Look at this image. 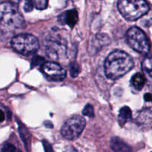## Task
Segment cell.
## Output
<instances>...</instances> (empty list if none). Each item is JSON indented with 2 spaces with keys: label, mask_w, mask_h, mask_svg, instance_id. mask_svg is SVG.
<instances>
[{
  "label": "cell",
  "mask_w": 152,
  "mask_h": 152,
  "mask_svg": "<svg viewBox=\"0 0 152 152\" xmlns=\"http://www.w3.org/2000/svg\"><path fill=\"white\" fill-rule=\"evenodd\" d=\"M44 125H45V127L49 128V129H52V128L53 127V124H52L51 122H50V121H45V122Z\"/></svg>",
  "instance_id": "cell-23"
},
{
  "label": "cell",
  "mask_w": 152,
  "mask_h": 152,
  "mask_svg": "<svg viewBox=\"0 0 152 152\" xmlns=\"http://www.w3.org/2000/svg\"><path fill=\"white\" fill-rule=\"evenodd\" d=\"M130 55L123 50H114L105 59L104 68L106 77L110 80H117L127 74L134 67Z\"/></svg>",
  "instance_id": "cell-1"
},
{
  "label": "cell",
  "mask_w": 152,
  "mask_h": 152,
  "mask_svg": "<svg viewBox=\"0 0 152 152\" xmlns=\"http://www.w3.org/2000/svg\"><path fill=\"white\" fill-rule=\"evenodd\" d=\"M132 118V113L130 108L128 106H124L120 110L118 114V122L121 126L130 121Z\"/></svg>",
  "instance_id": "cell-13"
},
{
  "label": "cell",
  "mask_w": 152,
  "mask_h": 152,
  "mask_svg": "<svg viewBox=\"0 0 152 152\" xmlns=\"http://www.w3.org/2000/svg\"><path fill=\"white\" fill-rule=\"evenodd\" d=\"M11 47L17 53L22 55H30L38 50L39 43L37 37L31 34H19L11 40Z\"/></svg>",
  "instance_id": "cell-5"
},
{
  "label": "cell",
  "mask_w": 152,
  "mask_h": 152,
  "mask_svg": "<svg viewBox=\"0 0 152 152\" xmlns=\"http://www.w3.org/2000/svg\"><path fill=\"white\" fill-rule=\"evenodd\" d=\"M151 102H152V98H151Z\"/></svg>",
  "instance_id": "cell-26"
},
{
  "label": "cell",
  "mask_w": 152,
  "mask_h": 152,
  "mask_svg": "<svg viewBox=\"0 0 152 152\" xmlns=\"http://www.w3.org/2000/svg\"><path fill=\"white\" fill-rule=\"evenodd\" d=\"M126 40L132 49L142 54L149 52L150 46L145 33L137 27H132L126 33Z\"/></svg>",
  "instance_id": "cell-6"
},
{
  "label": "cell",
  "mask_w": 152,
  "mask_h": 152,
  "mask_svg": "<svg viewBox=\"0 0 152 152\" xmlns=\"http://www.w3.org/2000/svg\"><path fill=\"white\" fill-rule=\"evenodd\" d=\"M64 152H78V151H77L74 147L71 146V145H69V146H67L66 148H65V151H64Z\"/></svg>",
  "instance_id": "cell-21"
},
{
  "label": "cell",
  "mask_w": 152,
  "mask_h": 152,
  "mask_svg": "<svg viewBox=\"0 0 152 152\" xmlns=\"http://www.w3.org/2000/svg\"><path fill=\"white\" fill-rule=\"evenodd\" d=\"M111 42L109 37L105 34H98L91 39L89 45V51L91 54H96L102 50V48L107 46Z\"/></svg>",
  "instance_id": "cell-9"
},
{
  "label": "cell",
  "mask_w": 152,
  "mask_h": 152,
  "mask_svg": "<svg viewBox=\"0 0 152 152\" xmlns=\"http://www.w3.org/2000/svg\"><path fill=\"white\" fill-rule=\"evenodd\" d=\"M48 0H25L24 10L25 12L32 11L35 7L38 10H44L47 8Z\"/></svg>",
  "instance_id": "cell-11"
},
{
  "label": "cell",
  "mask_w": 152,
  "mask_h": 152,
  "mask_svg": "<svg viewBox=\"0 0 152 152\" xmlns=\"http://www.w3.org/2000/svg\"><path fill=\"white\" fill-rule=\"evenodd\" d=\"M70 74L72 77H76L80 73V68L76 62H73L69 65Z\"/></svg>",
  "instance_id": "cell-17"
},
{
  "label": "cell",
  "mask_w": 152,
  "mask_h": 152,
  "mask_svg": "<svg viewBox=\"0 0 152 152\" xmlns=\"http://www.w3.org/2000/svg\"><path fill=\"white\" fill-rule=\"evenodd\" d=\"M42 144L43 147H44L45 152H54L53 149V147L51 146V145L47 140H43Z\"/></svg>",
  "instance_id": "cell-20"
},
{
  "label": "cell",
  "mask_w": 152,
  "mask_h": 152,
  "mask_svg": "<svg viewBox=\"0 0 152 152\" xmlns=\"http://www.w3.org/2000/svg\"><path fill=\"white\" fill-rule=\"evenodd\" d=\"M151 98H152V94L149 93H147L144 95V99L146 102H151Z\"/></svg>",
  "instance_id": "cell-22"
},
{
  "label": "cell",
  "mask_w": 152,
  "mask_h": 152,
  "mask_svg": "<svg viewBox=\"0 0 152 152\" xmlns=\"http://www.w3.org/2000/svg\"><path fill=\"white\" fill-rule=\"evenodd\" d=\"M131 83L136 90L140 91L145 86V78L141 73H137L132 77V80H131Z\"/></svg>",
  "instance_id": "cell-14"
},
{
  "label": "cell",
  "mask_w": 152,
  "mask_h": 152,
  "mask_svg": "<svg viewBox=\"0 0 152 152\" xmlns=\"http://www.w3.org/2000/svg\"><path fill=\"white\" fill-rule=\"evenodd\" d=\"M83 114L86 117H90V118L94 117V111L93 105L91 104H87L85 106L84 109L83 110Z\"/></svg>",
  "instance_id": "cell-18"
},
{
  "label": "cell",
  "mask_w": 152,
  "mask_h": 152,
  "mask_svg": "<svg viewBox=\"0 0 152 152\" xmlns=\"http://www.w3.org/2000/svg\"><path fill=\"white\" fill-rule=\"evenodd\" d=\"M86 121L84 117L74 116L68 119L61 129V134L65 139L74 140L78 138L86 127Z\"/></svg>",
  "instance_id": "cell-7"
},
{
  "label": "cell",
  "mask_w": 152,
  "mask_h": 152,
  "mask_svg": "<svg viewBox=\"0 0 152 152\" xmlns=\"http://www.w3.org/2000/svg\"><path fill=\"white\" fill-rule=\"evenodd\" d=\"M142 68L144 72L152 78V56H148L144 59L142 63Z\"/></svg>",
  "instance_id": "cell-15"
},
{
  "label": "cell",
  "mask_w": 152,
  "mask_h": 152,
  "mask_svg": "<svg viewBox=\"0 0 152 152\" xmlns=\"http://www.w3.org/2000/svg\"><path fill=\"white\" fill-rule=\"evenodd\" d=\"M45 49L46 54L54 60H62L68 56V42L59 34H50L45 38Z\"/></svg>",
  "instance_id": "cell-3"
},
{
  "label": "cell",
  "mask_w": 152,
  "mask_h": 152,
  "mask_svg": "<svg viewBox=\"0 0 152 152\" xmlns=\"http://www.w3.org/2000/svg\"><path fill=\"white\" fill-rule=\"evenodd\" d=\"M9 1H10V2H11V3H13V4H18V3L19 2V1H20V0H8Z\"/></svg>",
  "instance_id": "cell-25"
},
{
  "label": "cell",
  "mask_w": 152,
  "mask_h": 152,
  "mask_svg": "<svg viewBox=\"0 0 152 152\" xmlns=\"http://www.w3.org/2000/svg\"><path fill=\"white\" fill-rule=\"evenodd\" d=\"M117 7L128 21H135L146 14L149 6L145 0H118Z\"/></svg>",
  "instance_id": "cell-4"
},
{
  "label": "cell",
  "mask_w": 152,
  "mask_h": 152,
  "mask_svg": "<svg viewBox=\"0 0 152 152\" xmlns=\"http://www.w3.org/2000/svg\"><path fill=\"white\" fill-rule=\"evenodd\" d=\"M16 148L13 145L10 143H7L3 146L2 152H15Z\"/></svg>",
  "instance_id": "cell-19"
},
{
  "label": "cell",
  "mask_w": 152,
  "mask_h": 152,
  "mask_svg": "<svg viewBox=\"0 0 152 152\" xmlns=\"http://www.w3.org/2000/svg\"><path fill=\"white\" fill-rule=\"evenodd\" d=\"M42 71L48 77L54 81L63 80L66 77V71L59 64L53 62H45L42 65Z\"/></svg>",
  "instance_id": "cell-8"
},
{
  "label": "cell",
  "mask_w": 152,
  "mask_h": 152,
  "mask_svg": "<svg viewBox=\"0 0 152 152\" xmlns=\"http://www.w3.org/2000/svg\"><path fill=\"white\" fill-rule=\"evenodd\" d=\"M151 152H152V151H151Z\"/></svg>",
  "instance_id": "cell-27"
},
{
  "label": "cell",
  "mask_w": 152,
  "mask_h": 152,
  "mask_svg": "<svg viewBox=\"0 0 152 152\" xmlns=\"http://www.w3.org/2000/svg\"><path fill=\"white\" fill-rule=\"evenodd\" d=\"M111 148L114 152H132V148L123 140L117 137L111 138Z\"/></svg>",
  "instance_id": "cell-10"
},
{
  "label": "cell",
  "mask_w": 152,
  "mask_h": 152,
  "mask_svg": "<svg viewBox=\"0 0 152 152\" xmlns=\"http://www.w3.org/2000/svg\"><path fill=\"white\" fill-rule=\"evenodd\" d=\"M60 18L63 19L64 23L72 28L78 22V13L75 9L68 10L65 12L62 16H60Z\"/></svg>",
  "instance_id": "cell-12"
},
{
  "label": "cell",
  "mask_w": 152,
  "mask_h": 152,
  "mask_svg": "<svg viewBox=\"0 0 152 152\" xmlns=\"http://www.w3.org/2000/svg\"><path fill=\"white\" fill-rule=\"evenodd\" d=\"M25 19L16 4L10 1L0 3V30L10 32L25 26Z\"/></svg>",
  "instance_id": "cell-2"
},
{
  "label": "cell",
  "mask_w": 152,
  "mask_h": 152,
  "mask_svg": "<svg viewBox=\"0 0 152 152\" xmlns=\"http://www.w3.org/2000/svg\"><path fill=\"white\" fill-rule=\"evenodd\" d=\"M4 120V114L2 110L0 109V123H2Z\"/></svg>",
  "instance_id": "cell-24"
},
{
  "label": "cell",
  "mask_w": 152,
  "mask_h": 152,
  "mask_svg": "<svg viewBox=\"0 0 152 152\" xmlns=\"http://www.w3.org/2000/svg\"><path fill=\"white\" fill-rule=\"evenodd\" d=\"M18 124H19V132L21 137H22V140L25 142V145H27L31 140V134L24 125H22L21 123H19Z\"/></svg>",
  "instance_id": "cell-16"
}]
</instances>
